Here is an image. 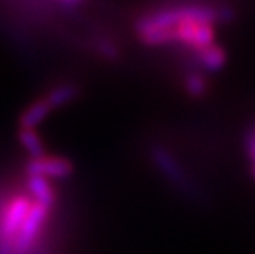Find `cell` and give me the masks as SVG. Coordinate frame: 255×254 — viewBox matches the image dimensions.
<instances>
[{
	"instance_id": "cell-1",
	"label": "cell",
	"mask_w": 255,
	"mask_h": 254,
	"mask_svg": "<svg viewBox=\"0 0 255 254\" xmlns=\"http://www.w3.org/2000/svg\"><path fill=\"white\" fill-rule=\"evenodd\" d=\"M51 210L33 202L28 216L21 226L17 240L13 243V254H31L41 243L43 231L48 225V216Z\"/></svg>"
},
{
	"instance_id": "cell-9",
	"label": "cell",
	"mask_w": 255,
	"mask_h": 254,
	"mask_svg": "<svg viewBox=\"0 0 255 254\" xmlns=\"http://www.w3.org/2000/svg\"><path fill=\"white\" fill-rule=\"evenodd\" d=\"M184 89L191 98H203L208 93V81L199 71H189L184 76Z\"/></svg>"
},
{
	"instance_id": "cell-2",
	"label": "cell",
	"mask_w": 255,
	"mask_h": 254,
	"mask_svg": "<svg viewBox=\"0 0 255 254\" xmlns=\"http://www.w3.org/2000/svg\"><path fill=\"white\" fill-rule=\"evenodd\" d=\"M150 155L155 162L156 169L168 178V182L173 183V185L178 187L183 193H186L189 197L196 195V190H194V187H193L191 178H189L186 170L183 169L181 164L175 159V155H173L170 150L161 147V145H153L150 150Z\"/></svg>"
},
{
	"instance_id": "cell-3",
	"label": "cell",
	"mask_w": 255,
	"mask_h": 254,
	"mask_svg": "<svg viewBox=\"0 0 255 254\" xmlns=\"http://www.w3.org/2000/svg\"><path fill=\"white\" fill-rule=\"evenodd\" d=\"M73 174V164L64 157L45 155L41 159H30L25 165V175H40L48 180H63Z\"/></svg>"
},
{
	"instance_id": "cell-5",
	"label": "cell",
	"mask_w": 255,
	"mask_h": 254,
	"mask_svg": "<svg viewBox=\"0 0 255 254\" xmlns=\"http://www.w3.org/2000/svg\"><path fill=\"white\" fill-rule=\"evenodd\" d=\"M53 112V107L46 101L45 96L38 98L35 102L26 107L20 116V129H31L36 131V127L45 121V119Z\"/></svg>"
},
{
	"instance_id": "cell-6",
	"label": "cell",
	"mask_w": 255,
	"mask_h": 254,
	"mask_svg": "<svg viewBox=\"0 0 255 254\" xmlns=\"http://www.w3.org/2000/svg\"><path fill=\"white\" fill-rule=\"evenodd\" d=\"M194 58H196V63L199 64V68H203L204 71H208V73L219 71L221 68H224V64L227 61L226 50L222 46H219L218 43H214L213 46L196 53Z\"/></svg>"
},
{
	"instance_id": "cell-8",
	"label": "cell",
	"mask_w": 255,
	"mask_h": 254,
	"mask_svg": "<svg viewBox=\"0 0 255 254\" xmlns=\"http://www.w3.org/2000/svg\"><path fill=\"white\" fill-rule=\"evenodd\" d=\"M18 140H20V144L23 145V149L30 154V159H41V157L48 155L45 150V144H43V140L38 136L36 131H31V129H20Z\"/></svg>"
},
{
	"instance_id": "cell-10",
	"label": "cell",
	"mask_w": 255,
	"mask_h": 254,
	"mask_svg": "<svg viewBox=\"0 0 255 254\" xmlns=\"http://www.w3.org/2000/svg\"><path fill=\"white\" fill-rule=\"evenodd\" d=\"M246 152H247L249 160H251L252 175L255 177V129L249 131L246 136Z\"/></svg>"
},
{
	"instance_id": "cell-7",
	"label": "cell",
	"mask_w": 255,
	"mask_h": 254,
	"mask_svg": "<svg viewBox=\"0 0 255 254\" xmlns=\"http://www.w3.org/2000/svg\"><path fill=\"white\" fill-rule=\"evenodd\" d=\"M78 93H79V89H78V86H76V84L64 83V84H58L53 89H50V93L45 94V98H46L48 102H50L53 111H55V109H58V107L68 104V102H71L76 96H78Z\"/></svg>"
},
{
	"instance_id": "cell-4",
	"label": "cell",
	"mask_w": 255,
	"mask_h": 254,
	"mask_svg": "<svg viewBox=\"0 0 255 254\" xmlns=\"http://www.w3.org/2000/svg\"><path fill=\"white\" fill-rule=\"evenodd\" d=\"M26 193L35 203L51 210L56 203V192L51 182L40 175H26Z\"/></svg>"
}]
</instances>
